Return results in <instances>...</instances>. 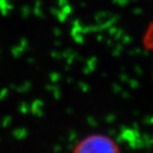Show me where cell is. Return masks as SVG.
<instances>
[{"instance_id": "6da1fadb", "label": "cell", "mask_w": 153, "mask_h": 153, "mask_svg": "<svg viewBox=\"0 0 153 153\" xmlns=\"http://www.w3.org/2000/svg\"><path fill=\"white\" fill-rule=\"evenodd\" d=\"M72 153H121L112 137L100 133L85 136L74 147Z\"/></svg>"}, {"instance_id": "7a4b0ae2", "label": "cell", "mask_w": 153, "mask_h": 153, "mask_svg": "<svg viewBox=\"0 0 153 153\" xmlns=\"http://www.w3.org/2000/svg\"><path fill=\"white\" fill-rule=\"evenodd\" d=\"M142 44L146 50L153 52V22L148 26L147 30L145 31L142 38Z\"/></svg>"}]
</instances>
